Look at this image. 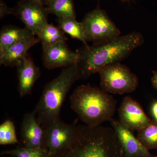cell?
Masks as SVG:
<instances>
[{
	"instance_id": "obj_1",
	"label": "cell",
	"mask_w": 157,
	"mask_h": 157,
	"mask_svg": "<svg viewBox=\"0 0 157 157\" xmlns=\"http://www.w3.org/2000/svg\"><path fill=\"white\" fill-rule=\"evenodd\" d=\"M144 41L142 34L134 32L101 44L83 45L76 51L79 79L89 78L104 67L121 63Z\"/></svg>"
},
{
	"instance_id": "obj_27",
	"label": "cell",
	"mask_w": 157,
	"mask_h": 157,
	"mask_svg": "<svg viewBox=\"0 0 157 157\" xmlns=\"http://www.w3.org/2000/svg\"><path fill=\"white\" fill-rule=\"evenodd\" d=\"M156 156V157H157V156Z\"/></svg>"
},
{
	"instance_id": "obj_4",
	"label": "cell",
	"mask_w": 157,
	"mask_h": 157,
	"mask_svg": "<svg viewBox=\"0 0 157 157\" xmlns=\"http://www.w3.org/2000/svg\"><path fill=\"white\" fill-rule=\"evenodd\" d=\"M78 79L76 63L63 69L58 76L45 85L34 110L37 122L43 128L52 122L60 119V113L66 96Z\"/></svg>"
},
{
	"instance_id": "obj_26",
	"label": "cell",
	"mask_w": 157,
	"mask_h": 157,
	"mask_svg": "<svg viewBox=\"0 0 157 157\" xmlns=\"http://www.w3.org/2000/svg\"><path fill=\"white\" fill-rule=\"evenodd\" d=\"M124 2H131L132 0H121Z\"/></svg>"
},
{
	"instance_id": "obj_12",
	"label": "cell",
	"mask_w": 157,
	"mask_h": 157,
	"mask_svg": "<svg viewBox=\"0 0 157 157\" xmlns=\"http://www.w3.org/2000/svg\"><path fill=\"white\" fill-rule=\"evenodd\" d=\"M21 139L25 147L46 148L44 129L37 122L34 111L24 116L21 125Z\"/></svg>"
},
{
	"instance_id": "obj_3",
	"label": "cell",
	"mask_w": 157,
	"mask_h": 157,
	"mask_svg": "<svg viewBox=\"0 0 157 157\" xmlns=\"http://www.w3.org/2000/svg\"><path fill=\"white\" fill-rule=\"evenodd\" d=\"M71 107L86 124L100 126L112 118L116 100L112 95L90 85L76 88L70 97Z\"/></svg>"
},
{
	"instance_id": "obj_6",
	"label": "cell",
	"mask_w": 157,
	"mask_h": 157,
	"mask_svg": "<svg viewBox=\"0 0 157 157\" xmlns=\"http://www.w3.org/2000/svg\"><path fill=\"white\" fill-rule=\"evenodd\" d=\"M81 23L86 42L93 44L104 43L121 35L106 11L99 7L86 14Z\"/></svg>"
},
{
	"instance_id": "obj_8",
	"label": "cell",
	"mask_w": 157,
	"mask_h": 157,
	"mask_svg": "<svg viewBox=\"0 0 157 157\" xmlns=\"http://www.w3.org/2000/svg\"><path fill=\"white\" fill-rule=\"evenodd\" d=\"M77 120L72 124L53 121L44 128L45 146L51 155L67 146L72 140Z\"/></svg>"
},
{
	"instance_id": "obj_10",
	"label": "cell",
	"mask_w": 157,
	"mask_h": 157,
	"mask_svg": "<svg viewBox=\"0 0 157 157\" xmlns=\"http://www.w3.org/2000/svg\"><path fill=\"white\" fill-rule=\"evenodd\" d=\"M118 138L125 157H156L145 148L132 131L125 127L119 120L109 121Z\"/></svg>"
},
{
	"instance_id": "obj_25",
	"label": "cell",
	"mask_w": 157,
	"mask_h": 157,
	"mask_svg": "<svg viewBox=\"0 0 157 157\" xmlns=\"http://www.w3.org/2000/svg\"><path fill=\"white\" fill-rule=\"evenodd\" d=\"M39 1H40L43 5H44L45 6H46L51 0H39Z\"/></svg>"
},
{
	"instance_id": "obj_20",
	"label": "cell",
	"mask_w": 157,
	"mask_h": 157,
	"mask_svg": "<svg viewBox=\"0 0 157 157\" xmlns=\"http://www.w3.org/2000/svg\"><path fill=\"white\" fill-rule=\"evenodd\" d=\"M2 155H10L12 157H50L48 150L43 148H29L25 147L5 151Z\"/></svg>"
},
{
	"instance_id": "obj_11",
	"label": "cell",
	"mask_w": 157,
	"mask_h": 157,
	"mask_svg": "<svg viewBox=\"0 0 157 157\" xmlns=\"http://www.w3.org/2000/svg\"><path fill=\"white\" fill-rule=\"evenodd\" d=\"M42 59L44 67L52 70L77 63L78 55L68 47L66 42H62L43 49Z\"/></svg>"
},
{
	"instance_id": "obj_19",
	"label": "cell",
	"mask_w": 157,
	"mask_h": 157,
	"mask_svg": "<svg viewBox=\"0 0 157 157\" xmlns=\"http://www.w3.org/2000/svg\"><path fill=\"white\" fill-rule=\"evenodd\" d=\"M46 7L49 14L57 17H76L73 0H51Z\"/></svg>"
},
{
	"instance_id": "obj_24",
	"label": "cell",
	"mask_w": 157,
	"mask_h": 157,
	"mask_svg": "<svg viewBox=\"0 0 157 157\" xmlns=\"http://www.w3.org/2000/svg\"><path fill=\"white\" fill-rule=\"evenodd\" d=\"M153 75L151 78V82L153 87L157 90V70L154 71Z\"/></svg>"
},
{
	"instance_id": "obj_18",
	"label": "cell",
	"mask_w": 157,
	"mask_h": 157,
	"mask_svg": "<svg viewBox=\"0 0 157 157\" xmlns=\"http://www.w3.org/2000/svg\"><path fill=\"white\" fill-rule=\"evenodd\" d=\"M137 139L148 150H157V121H151L143 128L137 131Z\"/></svg>"
},
{
	"instance_id": "obj_5",
	"label": "cell",
	"mask_w": 157,
	"mask_h": 157,
	"mask_svg": "<svg viewBox=\"0 0 157 157\" xmlns=\"http://www.w3.org/2000/svg\"><path fill=\"white\" fill-rule=\"evenodd\" d=\"M98 73L101 78V88L109 94L122 95L133 92L139 84L136 74L121 63L104 67Z\"/></svg>"
},
{
	"instance_id": "obj_15",
	"label": "cell",
	"mask_w": 157,
	"mask_h": 157,
	"mask_svg": "<svg viewBox=\"0 0 157 157\" xmlns=\"http://www.w3.org/2000/svg\"><path fill=\"white\" fill-rule=\"evenodd\" d=\"M36 36L25 27L21 28L13 25L4 26L0 32V56L15 43Z\"/></svg>"
},
{
	"instance_id": "obj_22",
	"label": "cell",
	"mask_w": 157,
	"mask_h": 157,
	"mask_svg": "<svg viewBox=\"0 0 157 157\" xmlns=\"http://www.w3.org/2000/svg\"><path fill=\"white\" fill-rule=\"evenodd\" d=\"M11 14V8L7 6L3 0H0V18L1 19L7 15Z\"/></svg>"
},
{
	"instance_id": "obj_17",
	"label": "cell",
	"mask_w": 157,
	"mask_h": 157,
	"mask_svg": "<svg viewBox=\"0 0 157 157\" xmlns=\"http://www.w3.org/2000/svg\"><path fill=\"white\" fill-rule=\"evenodd\" d=\"M56 21L57 26L65 33L73 39L81 41L84 45H88L85 37L82 24L76 20V17H57Z\"/></svg>"
},
{
	"instance_id": "obj_16",
	"label": "cell",
	"mask_w": 157,
	"mask_h": 157,
	"mask_svg": "<svg viewBox=\"0 0 157 157\" xmlns=\"http://www.w3.org/2000/svg\"><path fill=\"white\" fill-rule=\"evenodd\" d=\"M37 36L42 44L43 49L68 40L63 31L58 27L48 23L43 28Z\"/></svg>"
},
{
	"instance_id": "obj_13",
	"label": "cell",
	"mask_w": 157,
	"mask_h": 157,
	"mask_svg": "<svg viewBox=\"0 0 157 157\" xmlns=\"http://www.w3.org/2000/svg\"><path fill=\"white\" fill-rule=\"evenodd\" d=\"M20 96L25 97L32 92L35 82L41 76V71L28 53L17 67Z\"/></svg>"
},
{
	"instance_id": "obj_14",
	"label": "cell",
	"mask_w": 157,
	"mask_h": 157,
	"mask_svg": "<svg viewBox=\"0 0 157 157\" xmlns=\"http://www.w3.org/2000/svg\"><path fill=\"white\" fill-rule=\"evenodd\" d=\"M39 42L38 37L34 36L15 43L0 56L1 65L17 67L27 54L29 49Z\"/></svg>"
},
{
	"instance_id": "obj_21",
	"label": "cell",
	"mask_w": 157,
	"mask_h": 157,
	"mask_svg": "<svg viewBox=\"0 0 157 157\" xmlns=\"http://www.w3.org/2000/svg\"><path fill=\"white\" fill-rule=\"evenodd\" d=\"M18 143L14 123L8 120L0 125V144L8 145Z\"/></svg>"
},
{
	"instance_id": "obj_9",
	"label": "cell",
	"mask_w": 157,
	"mask_h": 157,
	"mask_svg": "<svg viewBox=\"0 0 157 157\" xmlns=\"http://www.w3.org/2000/svg\"><path fill=\"white\" fill-rule=\"evenodd\" d=\"M121 123L131 131H139L151 120L145 114L140 104L130 96L125 97L118 109Z\"/></svg>"
},
{
	"instance_id": "obj_23",
	"label": "cell",
	"mask_w": 157,
	"mask_h": 157,
	"mask_svg": "<svg viewBox=\"0 0 157 157\" xmlns=\"http://www.w3.org/2000/svg\"><path fill=\"white\" fill-rule=\"evenodd\" d=\"M150 109L153 120L157 121V100L152 102L151 106Z\"/></svg>"
},
{
	"instance_id": "obj_2",
	"label": "cell",
	"mask_w": 157,
	"mask_h": 157,
	"mask_svg": "<svg viewBox=\"0 0 157 157\" xmlns=\"http://www.w3.org/2000/svg\"><path fill=\"white\" fill-rule=\"evenodd\" d=\"M50 157H125L113 128L76 125L70 144Z\"/></svg>"
},
{
	"instance_id": "obj_7",
	"label": "cell",
	"mask_w": 157,
	"mask_h": 157,
	"mask_svg": "<svg viewBox=\"0 0 157 157\" xmlns=\"http://www.w3.org/2000/svg\"><path fill=\"white\" fill-rule=\"evenodd\" d=\"M49 14L46 7L39 0H20L11 8V14L20 20L36 36L48 23Z\"/></svg>"
}]
</instances>
